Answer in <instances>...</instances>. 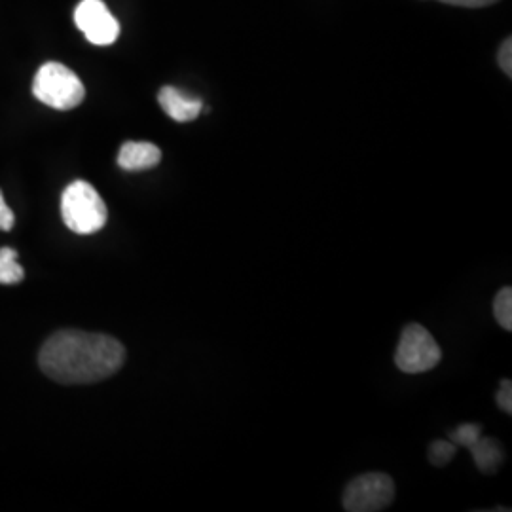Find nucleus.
<instances>
[{
    "label": "nucleus",
    "instance_id": "7ed1b4c3",
    "mask_svg": "<svg viewBox=\"0 0 512 512\" xmlns=\"http://www.w3.org/2000/svg\"><path fill=\"white\" fill-rule=\"evenodd\" d=\"M33 95L55 110H73L84 101L86 88L76 74L61 63H46L38 69Z\"/></svg>",
    "mask_w": 512,
    "mask_h": 512
},
{
    "label": "nucleus",
    "instance_id": "1a4fd4ad",
    "mask_svg": "<svg viewBox=\"0 0 512 512\" xmlns=\"http://www.w3.org/2000/svg\"><path fill=\"white\" fill-rule=\"evenodd\" d=\"M162 150L152 143L129 141L118 152V165L124 171H145L160 164Z\"/></svg>",
    "mask_w": 512,
    "mask_h": 512
},
{
    "label": "nucleus",
    "instance_id": "ddd939ff",
    "mask_svg": "<svg viewBox=\"0 0 512 512\" xmlns=\"http://www.w3.org/2000/svg\"><path fill=\"white\" fill-rule=\"evenodd\" d=\"M497 406L505 412V414H512V385L511 380H503L499 385L497 391Z\"/></svg>",
    "mask_w": 512,
    "mask_h": 512
},
{
    "label": "nucleus",
    "instance_id": "9d476101",
    "mask_svg": "<svg viewBox=\"0 0 512 512\" xmlns=\"http://www.w3.org/2000/svg\"><path fill=\"white\" fill-rule=\"evenodd\" d=\"M25 277V270L19 266L18 251L12 247H0V283L16 285Z\"/></svg>",
    "mask_w": 512,
    "mask_h": 512
},
{
    "label": "nucleus",
    "instance_id": "2eb2a0df",
    "mask_svg": "<svg viewBox=\"0 0 512 512\" xmlns=\"http://www.w3.org/2000/svg\"><path fill=\"white\" fill-rule=\"evenodd\" d=\"M499 67L503 69V73L507 76L512 74V42L511 38H507L499 50Z\"/></svg>",
    "mask_w": 512,
    "mask_h": 512
},
{
    "label": "nucleus",
    "instance_id": "0eeeda50",
    "mask_svg": "<svg viewBox=\"0 0 512 512\" xmlns=\"http://www.w3.org/2000/svg\"><path fill=\"white\" fill-rule=\"evenodd\" d=\"M450 440L456 446L467 448L475 458L476 467L488 475L495 473V469L503 463V458H505L499 442L482 437V427L476 423L459 425L456 431L450 433Z\"/></svg>",
    "mask_w": 512,
    "mask_h": 512
},
{
    "label": "nucleus",
    "instance_id": "20e7f679",
    "mask_svg": "<svg viewBox=\"0 0 512 512\" xmlns=\"http://www.w3.org/2000/svg\"><path fill=\"white\" fill-rule=\"evenodd\" d=\"M442 359V351L431 332L418 323L403 330L399 348L395 353V365L404 374H423L433 370Z\"/></svg>",
    "mask_w": 512,
    "mask_h": 512
},
{
    "label": "nucleus",
    "instance_id": "f8f14e48",
    "mask_svg": "<svg viewBox=\"0 0 512 512\" xmlns=\"http://www.w3.org/2000/svg\"><path fill=\"white\" fill-rule=\"evenodd\" d=\"M456 452H458V446L452 440H435L429 446V461L437 467H444L452 461Z\"/></svg>",
    "mask_w": 512,
    "mask_h": 512
},
{
    "label": "nucleus",
    "instance_id": "4468645a",
    "mask_svg": "<svg viewBox=\"0 0 512 512\" xmlns=\"http://www.w3.org/2000/svg\"><path fill=\"white\" fill-rule=\"evenodd\" d=\"M14 224H16V215L4 202V194L0 190V230L10 232L14 228Z\"/></svg>",
    "mask_w": 512,
    "mask_h": 512
},
{
    "label": "nucleus",
    "instance_id": "39448f33",
    "mask_svg": "<svg viewBox=\"0 0 512 512\" xmlns=\"http://www.w3.org/2000/svg\"><path fill=\"white\" fill-rule=\"evenodd\" d=\"M393 499V480L384 473H368L349 482L342 503L348 512H378L385 511Z\"/></svg>",
    "mask_w": 512,
    "mask_h": 512
},
{
    "label": "nucleus",
    "instance_id": "9b49d317",
    "mask_svg": "<svg viewBox=\"0 0 512 512\" xmlns=\"http://www.w3.org/2000/svg\"><path fill=\"white\" fill-rule=\"evenodd\" d=\"M494 315L505 330H512V289L503 287L494 300Z\"/></svg>",
    "mask_w": 512,
    "mask_h": 512
},
{
    "label": "nucleus",
    "instance_id": "6e6552de",
    "mask_svg": "<svg viewBox=\"0 0 512 512\" xmlns=\"http://www.w3.org/2000/svg\"><path fill=\"white\" fill-rule=\"evenodd\" d=\"M158 101H160V107L164 109L165 114L179 124L192 122L202 114L203 105L200 99L190 97L173 86L162 88L158 93Z\"/></svg>",
    "mask_w": 512,
    "mask_h": 512
},
{
    "label": "nucleus",
    "instance_id": "f03ea898",
    "mask_svg": "<svg viewBox=\"0 0 512 512\" xmlns=\"http://www.w3.org/2000/svg\"><path fill=\"white\" fill-rule=\"evenodd\" d=\"M61 217L74 234L90 236L107 224L109 211L92 184L74 181L61 196Z\"/></svg>",
    "mask_w": 512,
    "mask_h": 512
},
{
    "label": "nucleus",
    "instance_id": "423d86ee",
    "mask_svg": "<svg viewBox=\"0 0 512 512\" xmlns=\"http://www.w3.org/2000/svg\"><path fill=\"white\" fill-rule=\"evenodd\" d=\"M74 23L95 46H110L120 37V23L103 0H82L74 10Z\"/></svg>",
    "mask_w": 512,
    "mask_h": 512
},
{
    "label": "nucleus",
    "instance_id": "f257e3e1",
    "mask_svg": "<svg viewBox=\"0 0 512 512\" xmlns=\"http://www.w3.org/2000/svg\"><path fill=\"white\" fill-rule=\"evenodd\" d=\"M126 363V348L109 334L59 330L38 355L42 372L57 384H97L116 374Z\"/></svg>",
    "mask_w": 512,
    "mask_h": 512
},
{
    "label": "nucleus",
    "instance_id": "dca6fc26",
    "mask_svg": "<svg viewBox=\"0 0 512 512\" xmlns=\"http://www.w3.org/2000/svg\"><path fill=\"white\" fill-rule=\"evenodd\" d=\"M439 2L452 4V6H461V8H484V6L495 4L497 0H439Z\"/></svg>",
    "mask_w": 512,
    "mask_h": 512
}]
</instances>
